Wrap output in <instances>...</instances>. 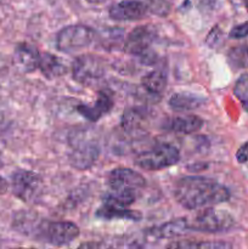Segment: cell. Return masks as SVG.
<instances>
[{"mask_svg": "<svg viewBox=\"0 0 248 249\" xmlns=\"http://www.w3.org/2000/svg\"><path fill=\"white\" fill-rule=\"evenodd\" d=\"M12 194L26 203H35L43 194V180L31 170H17L11 178Z\"/></svg>", "mask_w": 248, "mask_h": 249, "instance_id": "7", "label": "cell"}, {"mask_svg": "<svg viewBox=\"0 0 248 249\" xmlns=\"http://www.w3.org/2000/svg\"><path fill=\"white\" fill-rule=\"evenodd\" d=\"M203 126V121L198 116L195 114H186V116H177L167 119L163 124V129L168 131L179 134L196 133Z\"/></svg>", "mask_w": 248, "mask_h": 249, "instance_id": "14", "label": "cell"}, {"mask_svg": "<svg viewBox=\"0 0 248 249\" xmlns=\"http://www.w3.org/2000/svg\"><path fill=\"white\" fill-rule=\"evenodd\" d=\"M148 11L159 17H167L172 11L173 0H145Z\"/></svg>", "mask_w": 248, "mask_h": 249, "instance_id": "24", "label": "cell"}, {"mask_svg": "<svg viewBox=\"0 0 248 249\" xmlns=\"http://www.w3.org/2000/svg\"><path fill=\"white\" fill-rule=\"evenodd\" d=\"M96 216L105 220H112V219H125L131 221H140L142 215L141 213L131 209H126V207L118 206V204L111 203V202H104L101 207L97 209Z\"/></svg>", "mask_w": 248, "mask_h": 249, "instance_id": "15", "label": "cell"}, {"mask_svg": "<svg viewBox=\"0 0 248 249\" xmlns=\"http://www.w3.org/2000/svg\"><path fill=\"white\" fill-rule=\"evenodd\" d=\"M0 167H1V152H0Z\"/></svg>", "mask_w": 248, "mask_h": 249, "instance_id": "31", "label": "cell"}, {"mask_svg": "<svg viewBox=\"0 0 248 249\" xmlns=\"http://www.w3.org/2000/svg\"><path fill=\"white\" fill-rule=\"evenodd\" d=\"M233 224H235L233 218L228 212L209 208V207L197 213L192 218L187 219L190 231L207 233L224 232V231L230 230Z\"/></svg>", "mask_w": 248, "mask_h": 249, "instance_id": "5", "label": "cell"}, {"mask_svg": "<svg viewBox=\"0 0 248 249\" xmlns=\"http://www.w3.org/2000/svg\"><path fill=\"white\" fill-rule=\"evenodd\" d=\"M85 1L91 2V4H102V2H105L106 0H85Z\"/></svg>", "mask_w": 248, "mask_h": 249, "instance_id": "29", "label": "cell"}, {"mask_svg": "<svg viewBox=\"0 0 248 249\" xmlns=\"http://www.w3.org/2000/svg\"><path fill=\"white\" fill-rule=\"evenodd\" d=\"M199 4L203 5V6H207V7H212L214 6V4H215L216 0H198Z\"/></svg>", "mask_w": 248, "mask_h": 249, "instance_id": "28", "label": "cell"}, {"mask_svg": "<svg viewBox=\"0 0 248 249\" xmlns=\"http://www.w3.org/2000/svg\"><path fill=\"white\" fill-rule=\"evenodd\" d=\"M248 36V21L233 27L230 32V38L232 39H241Z\"/></svg>", "mask_w": 248, "mask_h": 249, "instance_id": "25", "label": "cell"}, {"mask_svg": "<svg viewBox=\"0 0 248 249\" xmlns=\"http://www.w3.org/2000/svg\"><path fill=\"white\" fill-rule=\"evenodd\" d=\"M168 74L163 68H157L152 72L147 73L145 77L141 79V85L143 90L151 95H159L164 91L167 87Z\"/></svg>", "mask_w": 248, "mask_h": 249, "instance_id": "18", "label": "cell"}, {"mask_svg": "<svg viewBox=\"0 0 248 249\" xmlns=\"http://www.w3.org/2000/svg\"><path fill=\"white\" fill-rule=\"evenodd\" d=\"M113 97L108 91H100L97 95V99L92 106L88 105H80L77 107V111L79 112L80 116L84 117L85 119L90 122H96L101 118L102 116L107 114L113 108Z\"/></svg>", "mask_w": 248, "mask_h": 249, "instance_id": "13", "label": "cell"}, {"mask_svg": "<svg viewBox=\"0 0 248 249\" xmlns=\"http://www.w3.org/2000/svg\"><path fill=\"white\" fill-rule=\"evenodd\" d=\"M95 31L83 24H72L61 29L56 36V48L65 53H74L90 46L94 41Z\"/></svg>", "mask_w": 248, "mask_h": 249, "instance_id": "6", "label": "cell"}, {"mask_svg": "<svg viewBox=\"0 0 248 249\" xmlns=\"http://www.w3.org/2000/svg\"><path fill=\"white\" fill-rule=\"evenodd\" d=\"M80 231L71 221H40L33 237L51 246H67L79 236Z\"/></svg>", "mask_w": 248, "mask_h": 249, "instance_id": "3", "label": "cell"}, {"mask_svg": "<svg viewBox=\"0 0 248 249\" xmlns=\"http://www.w3.org/2000/svg\"><path fill=\"white\" fill-rule=\"evenodd\" d=\"M206 100L191 92H177L168 101L170 108L175 112H190L199 108Z\"/></svg>", "mask_w": 248, "mask_h": 249, "instance_id": "16", "label": "cell"}, {"mask_svg": "<svg viewBox=\"0 0 248 249\" xmlns=\"http://www.w3.org/2000/svg\"><path fill=\"white\" fill-rule=\"evenodd\" d=\"M174 197L184 208L196 211L228 202L230 191L209 178L184 177L175 184Z\"/></svg>", "mask_w": 248, "mask_h": 249, "instance_id": "1", "label": "cell"}, {"mask_svg": "<svg viewBox=\"0 0 248 249\" xmlns=\"http://www.w3.org/2000/svg\"><path fill=\"white\" fill-rule=\"evenodd\" d=\"M233 94L237 97L238 101L242 104L243 109L248 112V74H242L233 87Z\"/></svg>", "mask_w": 248, "mask_h": 249, "instance_id": "22", "label": "cell"}, {"mask_svg": "<svg viewBox=\"0 0 248 249\" xmlns=\"http://www.w3.org/2000/svg\"><path fill=\"white\" fill-rule=\"evenodd\" d=\"M105 75V63L94 55L78 56L72 63V77L82 85H91Z\"/></svg>", "mask_w": 248, "mask_h": 249, "instance_id": "8", "label": "cell"}, {"mask_svg": "<svg viewBox=\"0 0 248 249\" xmlns=\"http://www.w3.org/2000/svg\"><path fill=\"white\" fill-rule=\"evenodd\" d=\"M146 121V114L142 109L131 108L126 111L122 117V126L125 130H136L141 128Z\"/></svg>", "mask_w": 248, "mask_h": 249, "instance_id": "21", "label": "cell"}, {"mask_svg": "<svg viewBox=\"0 0 248 249\" xmlns=\"http://www.w3.org/2000/svg\"><path fill=\"white\" fill-rule=\"evenodd\" d=\"M100 156V147L97 142L92 140H79L73 145L70 153L71 165L78 170L90 169L96 163Z\"/></svg>", "mask_w": 248, "mask_h": 249, "instance_id": "10", "label": "cell"}, {"mask_svg": "<svg viewBox=\"0 0 248 249\" xmlns=\"http://www.w3.org/2000/svg\"><path fill=\"white\" fill-rule=\"evenodd\" d=\"M39 71L43 73L44 77L48 79L62 77L67 72V67L65 63L53 53H45L40 56V62H39Z\"/></svg>", "mask_w": 248, "mask_h": 249, "instance_id": "17", "label": "cell"}, {"mask_svg": "<svg viewBox=\"0 0 248 249\" xmlns=\"http://www.w3.org/2000/svg\"><path fill=\"white\" fill-rule=\"evenodd\" d=\"M168 248H228L230 245L223 242H192V241H177V242H173L167 246Z\"/></svg>", "mask_w": 248, "mask_h": 249, "instance_id": "23", "label": "cell"}, {"mask_svg": "<svg viewBox=\"0 0 248 249\" xmlns=\"http://www.w3.org/2000/svg\"><path fill=\"white\" fill-rule=\"evenodd\" d=\"M7 189H9V184H7V181L4 178L0 177V195L6 194Z\"/></svg>", "mask_w": 248, "mask_h": 249, "instance_id": "27", "label": "cell"}, {"mask_svg": "<svg viewBox=\"0 0 248 249\" xmlns=\"http://www.w3.org/2000/svg\"><path fill=\"white\" fill-rule=\"evenodd\" d=\"M189 231L187 219L181 218L177 219V220H172L169 223H165L162 226H159V228L155 229L152 231V236H155L156 238H174L185 235Z\"/></svg>", "mask_w": 248, "mask_h": 249, "instance_id": "19", "label": "cell"}, {"mask_svg": "<svg viewBox=\"0 0 248 249\" xmlns=\"http://www.w3.org/2000/svg\"><path fill=\"white\" fill-rule=\"evenodd\" d=\"M180 160V152L174 145L160 143L150 150L142 151L135 158V164L140 169L156 172L177 164Z\"/></svg>", "mask_w": 248, "mask_h": 249, "instance_id": "4", "label": "cell"}, {"mask_svg": "<svg viewBox=\"0 0 248 249\" xmlns=\"http://www.w3.org/2000/svg\"><path fill=\"white\" fill-rule=\"evenodd\" d=\"M236 158H237L238 163H242V164L248 162V142H246L245 145L238 148L237 153H236Z\"/></svg>", "mask_w": 248, "mask_h": 249, "instance_id": "26", "label": "cell"}, {"mask_svg": "<svg viewBox=\"0 0 248 249\" xmlns=\"http://www.w3.org/2000/svg\"><path fill=\"white\" fill-rule=\"evenodd\" d=\"M40 53L38 49L28 43H19L15 48L14 65L19 72L32 73L39 68Z\"/></svg>", "mask_w": 248, "mask_h": 249, "instance_id": "12", "label": "cell"}, {"mask_svg": "<svg viewBox=\"0 0 248 249\" xmlns=\"http://www.w3.org/2000/svg\"><path fill=\"white\" fill-rule=\"evenodd\" d=\"M109 17L117 22L139 21L148 14L146 2L139 0H123L112 5L108 11Z\"/></svg>", "mask_w": 248, "mask_h": 249, "instance_id": "11", "label": "cell"}, {"mask_svg": "<svg viewBox=\"0 0 248 249\" xmlns=\"http://www.w3.org/2000/svg\"><path fill=\"white\" fill-rule=\"evenodd\" d=\"M109 192L104 197V202L129 207L136 199L139 190L146 186V180L140 173L130 168H116L107 178Z\"/></svg>", "mask_w": 248, "mask_h": 249, "instance_id": "2", "label": "cell"}, {"mask_svg": "<svg viewBox=\"0 0 248 249\" xmlns=\"http://www.w3.org/2000/svg\"><path fill=\"white\" fill-rule=\"evenodd\" d=\"M242 1H243V0H242Z\"/></svg>", "mask_w": 248, "mask_h": 249, "instance_id": "32", "label": "cell"}, {"mask_svg": "<svg viewBox=\"0 0 248 249\" xmlns=\"http://www.w3.org/2000/svg\"><path fill=\"white\" fill-rule=\"evenodd\" d=\"M228 62L235 70L248 68V45H238L230 49L228 53Z\"/></svg>", "mask_w": 248, "mask_h": 249, "instance_id": "20", "label": "cell"}, {"mask_svg": "<svg viewBox=\"0 0 248 249\" xmlns=\"http://www.w3.org/2000/svg\"><path fill=\"white\" fill-rule=\"evenodd\" d=\"M243 2H245L246 9H247V11H248V0H243Z\"/></svg>", "mask_w": 248, "mask_h": 249, "instance_id": "30", "label": "cell"}, {"mask_svg": "<svg viewBox=\"0 0 248 249\" xmlns=\"http://www.w3.org/2000/svg\"><path fill=\"white\" fill-rule=\"evenodd\" d=\"M156 36H157L156 29L150 24L138 27L129 34L126 40L124 41L123 50L130 55L141 57L152 51L151 45L156 40Z\"/></svg>", "mask_w": 248, "mask_h": 249, "instance_id": "9", "label": "cell"}]
</instances>
